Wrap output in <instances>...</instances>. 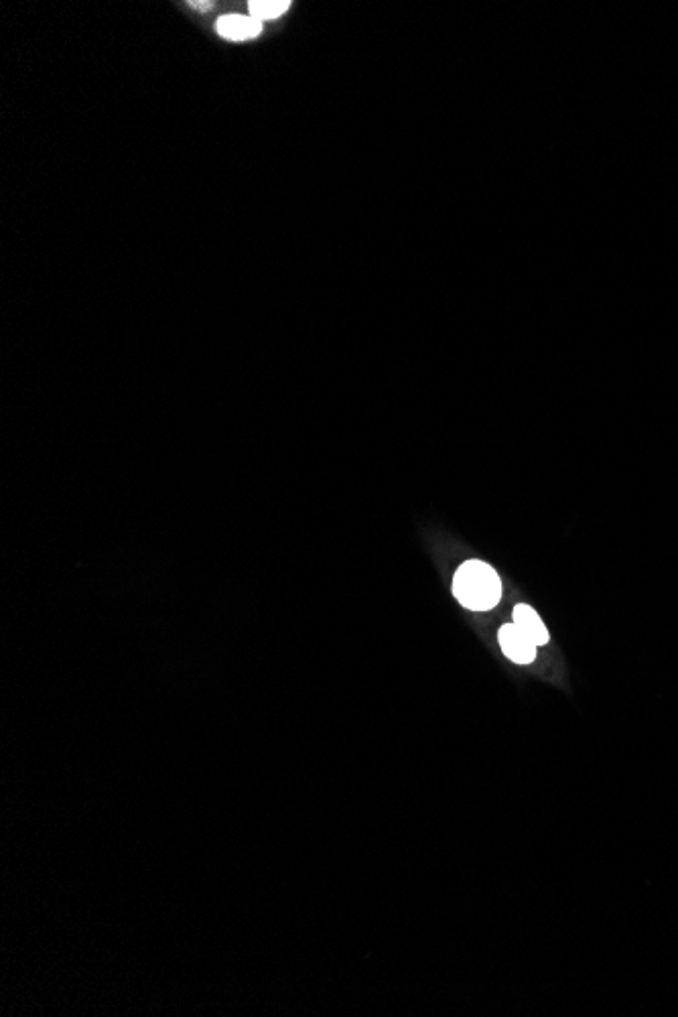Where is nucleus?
Here are the masks:
<instances>
[{"label":"nucleus","mask_w":678,"mask_h":1017,"mask_svg":"<svg viewBox=\"0 0 678 1017\" xmlns=\"http://www.w3.org/2000/svg\"><path fill=\"white\" fill-rule=\"evenodd\" d=\"M453 593L473 612H488L502 597L500 575L482 561H467L453 577Z\"/></svg>","instance_id":"obj_1"},{"label":"nucleus","mask_w":678,"mask_h":1017,"mask_svg":"<svg viewBox=\"0 0 678 1017\" xmlns=\"http://www.w3.org/2000/svg\"><path fill=\"white\" fill-rule=\"evenodd\" d=\"M498 640L504 654L516 664H530L536 658V644L522 634L514 622L500 628Z\"/></svg>","instance_id":"obj_2"},{"label":"nucleus","mask_w":678,"mask_h":1017,"mask_svg":"<svg viewBox=\"0 0 678 1017\" xmlns=\"http://www.w3.org/2000/svg\"><path fill=\"white\" fill-rule=\"evenodd\" d=\"M218 33L224 37V39H230V41H246V39H254L260 35L262 31V23L256 21L254 17H244V15H226L218 21L216 25Z\"/></svg>","instance_id":"obj_3"},{"label":"nucleus","mask_w":678,"mask_h":1017,"mask_svg":"<svg viewBox=\"0 0 678 1017\" xmlns=\"http://www.w3.org/2000/svg\"><path fill=\"white\" fill-rule=\"evenodd\" d=\"M512 618H514V624L518 626V630L522 634H526L536 646H545L549 642V632H547L545 624H542V620L538 618V614L530 605H524V603L516 605Z\"/></svg>","instance_id":"obj_4"},{"label":"nucleus","mask_w":678,"mask_h":1017,"mask_svg":"<svg viewBox=\"0 0 678 1017\" xmlns=\"http://www.w3.org/2000/svg\"><path fill=\"white\" fill-rule=\"evenodd\" d=\"M291 3L289 0H252V3L248 5V11H250V17H254L256 21H270V19H279L281 15H285L289 11Z\"/></svg>","instance_id":"obj_5"},{"label":"nucleus","mask_w":678,"mask_h":1017,"mask_svg":"<svg viewBox=\"0 0 678 1017\" xmlns=\"http://www.w3.org/2000/svg\"><path fill=\"white\" fill-rule=\"evenodd\" d=\"M191 7H197L201 11H210L214 5L212 3H191Z\"/></svg>","instance_id":"obj_6"}]
</instances>
